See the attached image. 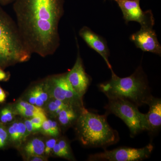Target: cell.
I'll use <instances>...</instances> for the list:
<instances>
[{
	"label": "cell",
	"instance_id": "6da1fadb",
	"mask_svg": "<svg viewBox=\"0 0 161 161\" xmlns=\"http://www.w3.org/2000/svg\"><path fill=\"white\" fill-rule=\"evenodd\" d=\"M64 0H15L13 9L18 29L32 54L45 58L60 44L59 24Z\"/></svg>",
	"mask_w": 161,
	"mask_h": 161
},
{
	"label": "cell",
	"instance_id": "7a4b0ae2",
	"mask_svg": "<svg viewBox=\"0 0 161 161\" xmlns=\"http://www.w3.org/2000/svg\"><path fill=\"white\" fill-rule=\"evenodd\" d=\"M112 72V78L98 85L108 99H124L137 107L147 104L153 96L146 74L139 66L132 75L120 78Z\"/></svg>",
	"mask_w": 161,
	"mask_h": 161
},
{
	"label": "cell",
	"instance_id": "3957f363",
	"mask_svg": "<svg viewBox=\"0 0 161 161\" xmlns=\"http://www.w3.org/2000/svg\"><path fill=\"white\" fill-rule=\"evenodd\" d=\"M75 124L78 140L85 147L105 148L119 141L118 132L108 123L106 115L84 108Z\"/></svg>",
	"mask_w": 161,
	"mask_h": 161
},
{
	"label": "cell",
	"instance_id": "277c9868",
	"mask_svg": "<svg viewBox=\"0 0 161 161\" xmlns=\"http://www.w3.org/2000/svg\"><path fill=\"white\" fill-rule=\"evenodd\" d=\"M32 53L21 37L16 23L0 5V67L5 69L28 61Z\"/></svg>",
	"mask_w": 161,
	"mask_h": 161
},
{
	"label": "cell",
	"instance_id": "5b68a950",
	"mask_svg": "<svg viewBox=\"0 0 161 161\" xmlns=\"http://www.w3.org/2000/svg\"><path fill=\"white\" fill-rule=\"evenodd\" d=\"M108 100L105 107L107 113L114 114L123 121L130 130L131 137L142 131H148L146 114L141 113L138 107L125 99Z\"/></svg>",
	"mask_w": 161,
	"mask_h": 161
},
{
	"label": "cell",
	"instance_id": "8992f818",
	"mask_svg": "<svg viewBox=\"0 0 161 161\" xmlns=\"http://www.w3.org/2000/svg\"><path fill=\"white\" fill-rule=\"evenodd\" d=\"M50 97L62 101L75 108H84L82 98L73 88L66 77V73L54 75L45 79Z\"/></svg>",
	"mask_w": 161,
	"mask_h": 161
},
{
	"label": "cell",
	"instance_id": "52a82bcc",
	"mask_svg": "<svg viewBox=\"0 0 161 161\" xmlns=\"http://www.w3.org/2000/svg\"><path fill=\"white\" fill-rule=\"evenodd\" d=\"M153 150L150 144L142 148L122 147L111 150L92 154L88 160L108 161H140L149 158Z\"/></svg>",
	"mask_w": 161,
	"mask_h": 161
},
{
	"label": "cell",
	"instance_id": "ba28073f",
	"mask_svg": "<svg viewBox=\"0 0 161 161\" xmlns=\"http://www.w3.org/2000/svg\"><path fill=\"white\" fill-rule=\"evenodd\" d=\"M77 40L78 55L74 66L66 73V77L69 83L81 98L86 93L92 81V78L86 72L83 61L79 52V45Z\"/></svg>",
	"mask_w": 161,
	"mask_h": 161
},
{
	"label": "cell",
	"instance_id": "9c48e42d",
	"mask_svg": "<svg viewBox=\"0 0 161 161\" xmlns=\"http://www.w3.org/2000/svg\"><path fill=\"white\" fill-rule=\"evenodd\" d=\"M154 24L142 25L139 31L130 36V40L137 48L144 52H150L161 56V46L155 31Z\"/></svg>",
	"mask_w": 161,
	"mask_h": 161
},
{
	"label": "cell",
	"instance_id": "30bf717a",
	"mask_svg": "<svg viewBox=\"0 0 161 161\" xmlns=\"http://www.w3.org/2000/svg\"><path fill=\"white\" fill-rule=\"evenodd\" d=\"M140 0H116L126 23L130 21L138 22L141 25L154 21L152 12L143 11L140 5Z\"/></svg>",
	"mask_w": 161,
	"mask_h": 161
},
{
	"label": "cell",
	"instance_id": "8fae6325",
	"mask_svg": "<svg viewBox=\"0 0 161 161\" xmlns=\"http://www.w3.org/2000/svg\"><path fill=\"white\" fill-rule=\"evenodd\" d=\"M79 35L88 46L102 57L111 71H113L108 59L110 56L109 49L106 41L104 38L86 26H84L80 29Z\"/></svg>",
	"mask_w": 161,
	"mask_h": 161
},
{
	"label": "cell",
	"instance_id": "7c38bea8",
	"mask_svg": "<svg viewBox=\"0 0 161 161\" xmlns=\"http://www.w3.org/2000/svg\"><path fill=\"white\" fill-rule=\"evenodd\" d=\"M149 111L146 114L148 132L151 135L158 132L161 127V99L152 96L147 102Z\"/></svg>",
	"mask_w": 161,
	"mask_h": 161
},
{
	"label": "cell",
	"instance_id": "4fadbf2b",
	"mask_svg": "<svg viewBox=\"0 0 161 161\" xmlns=\"http://www.w3.org/2000/svg\"><path fill=\"white\" fill-rule=\"evenodd\" d=\"M26 95L27 102L42 108L49 100V93L45 80L33 86Z\"/></svg>",
	"mask_w": 161,
	"mask_h": 161
},
{
	"label": "cell",
	"instance_id": "5bb4252c",
	"mask_svg": "<svg viewBox=\"0 0 161 161\" xmlns=\"http://www.w3.org/2000/svg\"><path fill=\"white\" fill-rule=\"evenodd\" d=\"M7 130L9 142L14 145H19L27 136L26 126L23 122H13L7 127Z\"/></svg>",
	"mask_w": 161,
	"mask_h": 161
},
{
	"label": "cell",
	"instance_id": "9a60e30c",
	"mask_svg": "<svg viewBox=\"0 0 161 161\" xmlns=\"http://www.w3.org/2000/svg\"><path fill=\"white\" fill-rule=\"evenodd\" d=\"M83 109L69 106L63 109L58 115V122L64 128L69 127L76 123Z\"/></svg>",
	"mask_w": 161,
	"mask_h": 161
},
{
	"label": "cell",
	"instance_id": "2e32d148",
	"mask_svg": "<svg viewBox=\"0 0 161 161\" xmlns=\"http://www.w3.org/2000/svg\"><path fill=\"white\" fill-rule=\"evenodd\" d=\"M45 143L43 140L35 137L28 141L23 147V151L27 157L44 154Z\"/></svg>",
	"mask_w": 161,
	"mask_h": 161
},
{
	"label": "cell",
	"instance_id": "e0dca14e",
	"mask_svg": "<svg viewBox=\"0 0 161 161\" xmlns=\"http://www.w3.org/2000/svg\"><path fill=\"white\" fill-rule=\"evenodd\" d=\"M15 113L14 108L10 105H6L0 108V123L6 125L12 122Z\"/></svg>",
	"mask_w": 161,
	"mask_h": 161
},
{
	"label": "cell",
	"instance_id": "ac0fdd59",
	"mask_svg": "<svg viewBox=\"0 0 161 161\" xmlns=\"http://www.w3.org/2000/svg\"><path fill=\"white\" fill-rule=\"evenodd\" d=\"M15 110L24 109L29 110L36 112H44V110L42 108L36 106L29 103L26 101L21 100L17 103L15 106Z\"/></svg>",
	"mask_w": 161,
	"mask_h": 161
},
{
	"label": "cell",
	"instance_id": "d6986e66",
	"mask_svg": "<svg viewBox=\"0 0 161 161\" xmlns=\"http://www.w3.org/2000/svg\"><path fill=\"white\" fill-rule=\"evenodd\" d=\"M9 143V136L6 125L0 123V150L5 148Z\"/></svg>",
	"mask_w": 161,
	"mask_h": 161
},
{
	"label": "cell",
	"instance_id": "ffe728a7",
	"mask_svg": "<svg viewBox=\"0 0 161 161\" xmlns=\"http://www.w3.org/2000/svg\"><path fill=\"white\" fill-rule=\"evenodd\" d=\"M64 108L59 107L55 103L54 99L52 98V100L47 102V109L48 113L51 114L53 116L57 117L60 111Z\"/></svg>",
	"mask_w": 161,
	"mask_h": 161
},
{
	"label": "cell",
	"instance_id": "44dd1931",
	"mask_svg": "<svg viewBox=\"0 0 161 161\" xmlns=\"http://www.w3.org/2000/svg\"><path fill=\"white\" fill-rule=\"evenodd\" d=\"M58 143L62 150L69 157L71 160H74V157L71 151L70 147L68 142L65 138H62L58 140Z\"/></svg>",
	"mask_w": 161,
	"mask_h": 161
},
{
	"label": "cell",
	"instance_id": "7402d4cb",
	"mask_svg": "<svg viewBox=\"0 0 161 161\" xmlns=\"http://www.w3.org/2000/svg\"><path fill=\"white\" fill-rule=\"evenodd\" d=\"M47 119L45 115H39L31 119L32 123L36 131L41 130L43 121Z\"/></svg>",
	"mask_w": 161,
	"mask_h": 161
},
{
	"label": "cell",
	"instance_id": "603a6c76",
	"mask_svg": "<svg viewBox=\"0 0 161 161\" xmlns=\"http://www.w3.org/2000/svg\"><path fill=\"white\" fill-rule=\"evenodd\" d=\"M16 113H18L19 115H22L27 118H32L35 116L39 115H45L44 112H36L33 111H29V110L24 109L15 110Z\"/></svg>",
	"mask_w": 161,
	"mask_h": 161
},
{
	"label": "cell",
	"instance_id": "cb8c5ba5",
	"mask_svg": "<svg viewBox=\"0 0 161 161\" xmlns=\"http://www.w3.org/2000/svg\"><path fill=\"white\" fill-rule=\"evenodd\" d=\"M58 139L54 138L50 139L48 140L45 144L44 149V154L49 155L53 152L54 147L58 142Z\"/></svg>",
	"mask_w": 161,
	"mask_h": 161
},
{
	"label": "cell",
	"instance_id": "d4e9b609",
	"mask_svg": "<svg viewBox=\"0 0 161 161\" xmlns=\"http://www.w3.org/2000/svg\"><path fill=\"white\" fill-rule=\"evenodd\" d=\"M53 153L56 156L58 157L62 158H66L67 159L71 160L69 156L66 153L64 152L62 149L60 147L57 142V143L54 147L53 149Z\"/></svg>",
	"mask_w": 161,
	"mask_h": 161
},
{
	"label": "cell",
	"instance_id": "484cf974",
	"mask_svg": "<svg viewBox=\"0 0 161 161\" xmlns=\"http://www.w3.org/2000/svg\"><path fill=\"white\" fill-rule=\"evenodd\" d=\"M24 123L25 124L26 129V132H27V135L28 136L31 133H33L36 132L34 127L30 119H26L24 121Z\"/></svg>",
	"mask_w": 161,
	"mask_h": 161
},
{
	"label": "cell",
	"instance_id": "4316f807",
	"mask_svg": "<svg viewBox=\"0 0 161 161\" xmlns=\"http://www.w3.org/2000/svg\"><path fill=\"white\" fill-rule=\"evenodd\" d=\"M4 69L0 67V81H7L10 78V73L5 71Z\"/></svg>",
	"mask_w": 161,
	"mask_h": 161
},
{
	"label": "cell",
	"instance_id": "83f0119b",
	"mask_svg": "<svg viewBox=\"0 0 161 161\" xmlns=\"http://www.w3.org/2000/svg\"><path fill=\"white\" fill-rule=\"evenodd\" d=\"M28 160L31 161H46L47 159L43 156H33L27 157Z\"/></svg>",
	"mask_w": 161,
	"mask_h": 161
},
{
	"label": "cell",
	"instance_id": "f1b7e54d",
	"mask_svg": "<svg viewBox=\"0 0 161 161\" xmlns=\"http://www.w3.org/2000/svg\"><path fill=\"white\" fill-rule=\"evenodd\" d=\"M6 94L5 91L0 86V104L4 103L6 101Z\"/></svg>",
	"mask_w": 161,
	"mask_h": 161
},
{
	"label": "cell",
	"instance_id": "f546056e",
	"mask_svg": "<svg viewBox=\"0 0 161 161\" xmlns=\"http://www.w3.org/2000/svg\"><path fill=\"white\" fill-rule=\"evenodd\" d=\"M15 0H0L1 6H6L11 3H13Z\"/></svg>",
	"mask_w": 161,
	"mask_h": 161
},
{
	"label": "cell",
	"instance_id": "4dcf8cb0",
	"mask_svg": "<svg viewBox=\"0 0 161 161\" xmlns=\"http://www.w3.org/2000/svg\"><path fill=\"white\" fill-rule=\"evenodd\" d=\"M114 1H115L116 2V0H114Z\"/></svg>",
	"mask_w": 161,
	"mask_h": 161
}]
</instances>
